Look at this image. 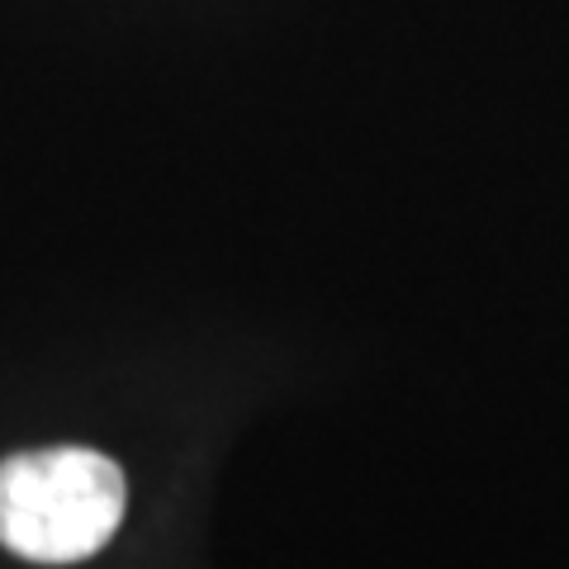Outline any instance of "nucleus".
I'll use <instances>...</instances> for the list:
<instances>
[{
  "label": "nucleus",
  "instance_id": "obj_1",
  "mask_svg": "<svg viewBox=\"0 0 569 569\" xmlns=\"http://www.w3.org/2000/svg\"><path fill=\"white\" fill-rule=\"evenodd\" d=\"M123 470L86 447L10 456L0 466V546L33 565L91 560L123 522Z\"/></svg>",
  "mask_w": 569,
  "mask_h": 569
}]
</instances>
